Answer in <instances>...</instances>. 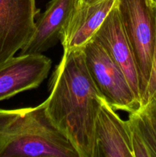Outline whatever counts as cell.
<instances>
[{"mask_svg": "<svg viewBox=\"0 0 156 157\" xmlns=\"http://www.w3.org/2000/svg\"><path fill=\"white\" fill-rule=\"evenodd\" d=\"M88 73L102 99L114 110L128 113L141 108L123 72L102 44L93 37L82 48Z\"/></svg>", "mask_w": 156, "mask_h": 157, "instance_id": "4", "label": "cell"}, {"mask_svg": "<svg viewBox=\"0 0 156 157\" xmlns=\"http://www.w3.org/2000/svg\"><path fill=\"white\" fill-rule=\"evenodd\" d=\"M116 7L131 47L142 101L149 81L156 35V16L151 0H116Z\"/></svg>", "mask_w": 156, "mask_h": 157, "instance_id": "3", "label": "cell"}, {"mask_svg": "<svg viewBox=\"0 0 156 157\" xmlns=\"http://www.w3.org/2000/svg\"><path fill=\"white\" fill-rule=\"evenodd\" d=\"M97 1L99 0H76L75 1V9H78V8L86 6V5L92 4Z\"/></svg>", "mask_w": 156, "mask_h": 157, "instance_id": "13", "label": "cell"}, {"mask_svg": "<svg viewBox=\"0 0 156 157\" xmlns=\"http://www.w3.org/2000/svg\"><path fill=\"white\" fill-rule=\"evenodd\" d=\"M93 157H134L128 122L103 99L95 122Z\"/></svg>", "mask_w": 156, "mask_h": 157, "instance_id": "7", "label": "cell"}, {"mask_svg": "<svg viewBox=\"0 0 156 157\" xmlns=\"http://www.w3.org/2000/svg\"><path fill=\"white\" fill-rule=\"evenodd\" d=\"M50 68L51 60L42 54L11 58L0 65V101L38 87Z\"/></svg>", "mask_w": 156, "mask_h": 157, "instance_id": "6", "label": "cell"}, {"mask_svg": "<svg viewBox=\"0 0 156 157\" xmlns=\"http://www.w3.org/2000/svg\"><path fill=\"white\" fill-rule=\"evenodd\" d=\"M76 0H51L35 21V32L20 50L19 55L41 54L61 40L75 9Z\"/></svg>", "mask_w": 156, "mask_h": 157, "instance_id": "9", "label": "cell"}, {"mask_svg": "<svg viewBox=\"0 0 156 157\" xmlns=\"http://www.w3.org/2000/svg\"><path fill=\"white\" fill-rule=\"evenodd\" d=\"M154 6L156 16V5L154 4ZM152 101H156V35L154 52H153L151 75H150L149 81H148V85H147L146 89H145L143 98L141 101V107L145 106L148 103L152 102Z\"/></svg>", "mask_w": 156, "mask_h": 157, "instance_id": "12", "label": "cell"}, {"mask_svg": "<svg viewBox=\"0 0 156 157\" xmlns=\"http://www.w3.org/2000/svg\"><path fill=\"white\" fill-rule=\"evenodd\" d=\"M151 2L153 3V4H155L156 5V0H151Z\"/></svg>", "mask_w": 156, "mask_h": 157, "instance_id": "14", "label": "cell"}, {"mask_svg": "<svg viewBox=\"0 0 156 157\" xmlns=\"http://www.w3.org/2000/svg\"><path fill=\"white\" fill-rule=\"evenodd\" d=\"M47 116L79 157H93L94 127L102 98L88 73L82 49L64 51L50 80Z\"/></svg>", "mask_w": 156, "mask_h": 157, "instance_id": "1", "label": "cell"}, {"mask_svg": "<svg viewBox=\"0 0 156 157\" xmlns=\"http://www.w3.org/2000/svg\"><path fill=\"white\" fill-rule=\"evenodd\" d=\"M127 122L134 157H156V101L129 113Z\"/></svg>", "mask_w": 156, "mask_h": 157, "instance_id": "11", "label": "cell"}, {"mask_svg": "<svg viewBox=\"0 0 156 157\" xmlns=\"http://www.w3.org/2000/svg\"><path fill=\"white\" fill-rule=\"evenodd\" d=\"M93 37L123 72L135 96L141 103L137 66L119 18L116 3Z\"/></svg>", "mask_w": 156, "mask_h": 157, "instance_id": "8", "label": "cell"}, {"mask_svg": "<svg viewBox=\"0 0 156 157\" xmlns=\"http://www.w3.org/2000/svg\"><path fill=\"white\" fill-rule=\"evenodd\" d=\"M116 3V0H99L75 9L61 38L64 51L81 48L96 34Z\"/></svg>", "mask_w": 156, "mask_h": 157, "instance_id": "10", "label": "cell"}, {"mask_svg": "<svg viewBox=\"0 0 156 157\" xmlns=\"http://www.w3.org/2000/svg\"><path fill=\"white\" fill-rule=\"evenodd\" d=\"M38 12L35 0H0V65L32 38Z\"/></svg>", "mask_w": 156, "mask_h": 157, "instance_id": "5", "label": "cell"}, {"mask_svg": "<svg viewBox=\"0 0 156 157\" xmlns=\"http://www.w3.org/2000/svg\"><path fill=\"white\" fill-rule=\"evenodd\" d=\"M79 157L69 140L37 107L0 108V157Z\"/></svg>", "mask_w": 156, "mask_h": 157, "instance_id": "2", "label": "cell"}]
</instances>
